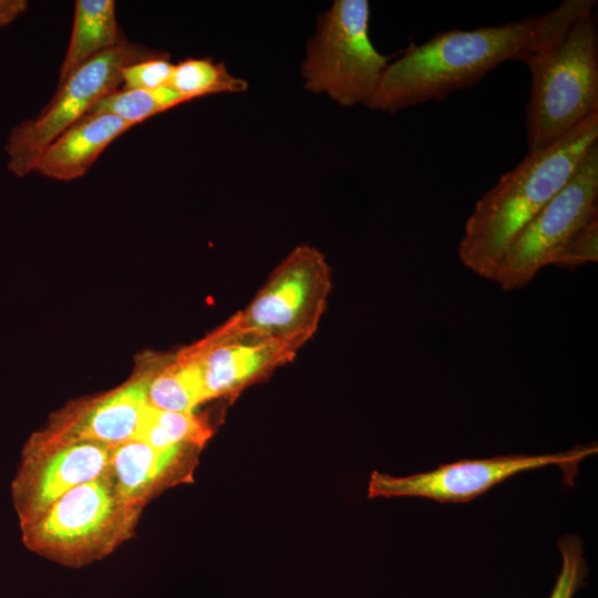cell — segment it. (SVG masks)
<instances>
[{"label": "cell", "instance_id": "obj_1", "mask_svg": "<svg viewBox=\"0 0 598 598\" xmlns=\"http://www.w3.org/2000/svg\"><path fill=\"white\" fill-rule=\"evenodd\" d=\"M594 7V0H565L543 14L502 25L452 29L411 44L386 66L368 106L392 113L468 89L503 62H523Z\"/></svg>", "mask_w": 598, "mask_h": 598}, {"label": "cell", "instance_id": "obj_19", "mask_svg": "<svg viewBox=\"0 0 598 598\" xmlns=\"http://www.w3.org/2000/svg\"><path fill=\"white\" fill-rule=\"evenodd\" d=\"M189 100L171 86L117 90L101 99L89 113H109L135 125Z\"/></svg>", "mask_w": 598, "mask_h": 598}, {"label": "cell", "instance_id": "obj_21", "mask_svg": "<svg viewBox=\"0 0 598 598\" xmlns=\"http://www.w3.org/2000/svg\"><path fill=\"white\" fill-rule=\"evenodd\" d=\"M174 64L168 54L128 64L121 70L120 90H154L169 86Z\"/></svg>", "mask_w": 598, "mask_h": 598}, {"label": "cell", "instance_id": "obj_11", "mask_svg": "<svg viewBox=\"0 0 598 598\" xmlns=\"http://www.w3.org/2000/svg\"><path fill=\"white\" fill-rule=\"evenodd\" d=\"M300 344L252 333L208 334L183 350L198 364L205 401L235 392L290 362Z\"/></svg>", "mask_w": 598, "mask_h": 598}, {"label": "cell", "instance_id": "obj_20", "mask_svg": "<svg viewBox=\"0 0 598 598\" xmlns=\"http://www.w3.org/2000/svg\"><path fill=\"white\" fill-rule=\"evenodd\" d=\"M557 544L563 563L549 598H574L588 574L582 542L577 535H566Z\"/></svg>", "mask_w": 598, "mask_h": 598}, {"label": "cell", "instance_id": "obj_9", "mask_svg": "<svg viewBox=\"0 0 598 598\" xmlns=\"http://www.w3.org/2000/svg\"><path fill=\"white\" fill-rule=\"evenodd\" d=\"M596 443L576 445L565 452L527 455L509 454L489 458L462 460L441 464L436 468L403 477L373 472L369 482V497L415 496L439 503H466L483 495L511 476L547 465L563 471V481L574 486L578 464L596 454Z\"/></svg>", "mask_w": 598, "mask_h": 598}, {"label": "cell", "instance_id": "obj_22", "mask_svg": "<svg viewBox=\"0 0 598 598\" xmlns=\"http://www.w3.org/2000/svg\"><path fill=\"white\" fill-rule=\"evenodd\" d=\"M598 260V216L582 225L558 251L553 266L576 269Z\"/></svg>", "mask_w": 598, "mask_h": 598}, {"label": "cell", "instance_id": "obj_23", "mask_svg": "<svg viewBox=\"0 0 598 598\" xmlns=\"http://www.w3.org/2000/svg\"><path fill=\"white\" fill-rule=\"evenodd\" d=\"M29 8L25 0H0V29L9 25Z\"/></svg>", "mask_w": 598, "mask_h": 598}, {"label": "cell", "instance_id": "obj_12", "mask_svg": "<svg viewBox=\"0 0 598 598\" xmlns=\"http://www.w3.org/2000/svg\"><path fill=\"white\" fill-rule=\"evenodd\" d=\"M147 375L72 410L53 423L38 439L55 441H90L117 446L137 436L144 410L148 405Z\"/></svg>", "mask_w": 598, "mask_h": 598}, {"label": "cell", "instance_id": "obj_4", "mask_svg": "<svg viewBox=\"0 0 598 598\" xmlns=\"http://www.w3.org/2000/svg\"><path fill=\"white\" fill-rule=\"evenodd\" d=\"M140 512L120 495L107 471L70 489L22 524V537L37 554L69 567H82L127 539Z\"/></svg>", "mask_w": 598, "mask_h": 598}, {"label": "cell", "instance_id": "obj_17", "mask_svg": "<svg viewBox=\"0 0 598 598\" xmlns=\"http://www.w3.org/2000/svg\"><path fill=\"white\" fill-rule=\"evenodd\" d=\"M210 435L207 425L193 412H173L146 406L137 436L156 448L200 446Z\"/></svg>", "mask_w": 598, "mask_h": 598}, {"label": "cell", "instance_id": "obj_10", "mask_svg": "<svg viewBox=\"0 0 598 598\" xmlns=\"http://www.w3.org/2000/svg\"><path fill=\"white\" fill-rule=\"evenodd\" d=\"M114 446L90 441L48 442L33 436L12 485L20 524H24L70 489L109 471Z\"/></svg>", "mask_w": 598, "mask_h": 598}, {"label": "cell", "instance_id": "obj_16", "mask_svg": "<svg viewBox=\"0 0 598 598\" xmlns=\"http://www.w3.org/2000/svg\"><path fill=\"white\" fill-rule=\"evenodd\" d=\"M147 403L150 406L189 413L205 401L203 381L197 362L179 352L158 371L147 375Z\"/></svg>", "mask_w": 598, "mask_h": 598}, {"label": "cell", "instance_id": "obj_15", "mask_svg": "<svg viewBox=\"0 0 598 598\" xmlns=\"http://www.w3.org/2000/svg\"><path fill=\"white\" fill-rule=\"evenodd\" d=\"M124 39L113 0H76L71 38L60 68L58 84L84 63L115 48Z\"/></svg>", "mask_w": 598, "mask_h": 598}, {"label": "cell", "instance_id": "obj_5", "mask_svg": "<svg viewBox=\"0 0 598 598\" xmlns=\"http://www.w3.org/2000/svg\"><path fill=\"white\" fill-rule=\"evenodd\" d=\"M332 287L331 268L317 248L295 247L245 308L212 333H252L300 344L316 333Z\"/></svg>", "mask_w": 598, "mask_h": 598}, {"label": "cell", "instance_id": "obj_13", "mask_svg": "<svg viewBox=\"0 0 598 598\" xmlns=\"http://www.w3.org/2000/svg\"><path fill=\"white\" fill-rule=\"evenodd\" d=\"M135 124L109 113H87L41 153L33 172L56 181L84 176L101 153Z\"/></svg>", "mask_w": 598, "mask_h": 598}, {"label": "cell", "instance_id": "obj_18", "mask_svg": "<svg viewBox=\"0 0 598 598\" xmlns=\"http://www.w3.org/2000/svg\"><path fill=\"white\" fill-rule=\"evenodd\" d=\"M169 86L190 101L209 94L240 93L248 83L234 76L221 62L189 58L174 64Z\"/></svg>", "mask_w": 598, "mask_h": 598}, {"label": "cell", "instance_id": "obj_2", "mask_svg": "<svg viewBox=\"0 0 598 598\" xmlns=\"http://www.w3.org/2000/svg\"><path fill=\"white\" fill-rule=\"evenodd\" d=\"M598 141V111L553 144L534 152L504 174L475 204L458 245L461 262L495 281L517 235L564 187Z\"/></svg>", "mask_w": 598, "mask_h": 598}, {"label": "cell", "instance_id": "obj_14", "mask_svg": "<svg viewBox=\"0 0 598 598\" xmlns=\"http://www.w3.org/2000/svg\"><path fill=\"white\" fill-rule=\"evenodd\" d=\"M187 446L156 448L140 440L113 447L109 474L120 495L142 508L179 467Z\"/></svg>", "mask_w": 598, "mask_h": 598}, {"label": "cell", "instance_id": "obj_7", "mask_svg": "<svg viewBox=\"0 0 598 598\" xmlns=\"http://www.w3.org/2000/svg\"><path fill=\"white\" fill-rule=\"evenodd\" d=\"M164 53L124 39L80 66L58 84V91L37 116L10 131L4 144L8 171L18 177L32 173L39 156L53 140L85 116L101 99L120 90L122 68Z\"/></svg>", "mask_w": 598, "mask_h": 598}, {"label": "cell", "instance_id": "obj_3", "mask_svg": "<svg viewBox=\"0 0 598 598\" xmlns=\"http://www.w3.org/2000/svg\"><path fill=\"white\" fill-rule=\"evenodd\" d=\"M597 40L594 7L523 61L530 75L528 152L553 144L598 111Z\"/></svg>", "mask_w": 598, "mask_h": 598}, {"label": "cell", "instance_id": "obj_8", "mask_svg": "<svg viewBox=\"0 0 598 598\" xmlns=\"http://www.w3.org/2000/svg\"><path fill=\"white\" fill-rule=\"evenodd\" d=\"M598 216V141L564 187L525 226L509 246L495 282L505 291L528 285L569 238Z\"/></svg>", "mask_w": 598, "mask_h": 598}, {"label": "cell", "instance_id": "obj_6", "mask_svg": "<svg viewBox=\"0 0 598 598\" xmlns=\"http://www.w3.org/2000/svg\"><path fill=\"white\" fill-rule=\"evenodd\" d=\"M367 0H337L318 20L301 74L306 87L343 106L368 105L389 65L369 35Z\"/></svg>", "mask_w": 598, "mask_h": 598}]
</instances>
